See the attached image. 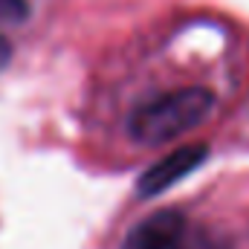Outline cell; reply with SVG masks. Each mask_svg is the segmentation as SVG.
<instances>
[{"instance_id":"obj_1","label":"cell","mask_w":249,"mask_h":249,"mask_svg":"<svg viewBox=\"0 0 249 249\" xmlns=\"http://www.w3.org/2000/svg\"><path fill=\"white\" fill-rule=\"evenodd\" d=\"M214 102L217 99L209 87L168 90L162 96L142 102L130 113L127 130L142 145H162V142H171L188 130H194L197 124H203L206 116L214 110Z\"/></svg>"},{"instance_id":"obj_2","label":"cell","mask_w":249,"mask_h":249,"mask_svg":"<svg viewBox=\"0 0 249 249\" xmlns=\"http://www.w3.org/2000/svg\"><path fill=\"white\" fill-rule=\"evenodd\" d=\"M209 157V145L194 142V145H183L174 154L162 157L160 162H154L142 177H139V194L142 197H154L165 188H171L174 183H180L183 177H188L191 171H197Z\"/></svg>"},{"instance_id":"obj_3","label":"cell","mask_w":249,"mask_h":249,"mask_svg":"<svg viewBox=\"0 0 249 249\" xmlns=\"http://www.w3.org/2000/svg\"><path fill=\"white\" fill-rule=\"evenodd\" d=\"M122 249H186V217L174 209L154 212L127 232Z\"/></svg>"},{"instance_id":"obj_4","label":"cell","mask_w":249,"mask_h":249,"mask_svg":"<svg viewBox=\"0 0 249 249\" xmlns=\"http://www.w3.org/2000/svg\"><path fill=\"white\" fill-rule=\"evenodd\" d=\"M29 18L26 0H0V23H20Z\"/></svg>"},{"instance_id":"obj_5","label":"cell","mask_w":249,"mask_h":249,"mask_svg":"<svg viewBox=\"0 0 249 249\" xmlns=\"http://www.w3.org/2000/svg\"><path fill=\"white\" fill-rule=\"evenodd\" d=\"M9 58H12V47H9V41L0 35V70L9 64Z\"/></svg>"}]
</instances>
